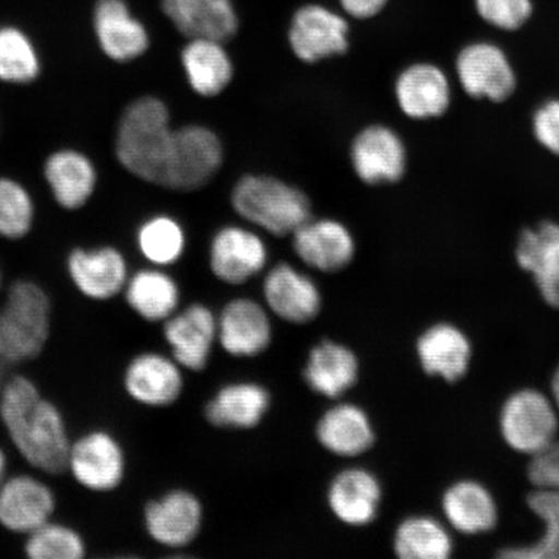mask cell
Instances as JSON below:
<instances>
[{
  "mask_svg": "<svg viewBox=\"0 0 559 559\" xmlns=\"http://www.w3.org/2000/svg\"><path fill=\"white\" fill-rule=\"evenodd\" d=\"M0 425L31 471L48 478L67 474L73 436L64 412L31 376H7L0 390Z\"/></svg>",
  "mask_w": 559,
  "mask_h": 559,
  "instance_id": "obj_1",
  "label": "cell"
},
{
  "mask_svg": "<svg viewBox=\"0 0 559 559\" xmlns=\"http://www.w3.org/2000/svg\"><path fill=\"white\" fill-rule=\"evenodd\" d=\"M174 129L167 105L142 96L128 105L118 122L116 157L126 171L146 183L163 187Z\"/></svg>",
  "mask_w": 559,
  "mask_h": 559,
  "instance_id": "obj_2",
  "label": "cell"
},
{
  "mask_svg": "<svg viewBox=\"0 0 559 559\" xmlns=\"http://www.w3.org/2000/svg\"><path fill=\"white\" fill-rule=\"evenodd\" d=\"M53 330L52 299L29 278H17L0 297V359L21 366L40 358Z\"/></svg>",
  "mask_w": 559,
  "mask_h": 559,
  "instance_id": "obj_3",
  "label": "cell"
},
{
  "mask_svg": "<svg viewBox=\"0 0 559 559\" xmlns=\"http://www.w3.org/2000/svg\"><path fill=\"white\" fill-rule=\"evenodd\" d=\"M230 204L243 221L276 237L295 234L312 218L309 198L269 175H245L230 193Z\"/></svg>",
  "mask_w": 559,
  "mask_h": 559,
  "instance_id": "obj_4",
  "label": "cell"
},
{
  "mask_svg": "<svg viewBox=\"0 0 559 559\" xmlns=\"http://www.w3.org/2000/svg\"><path fill=\"white\" fill-rule=\"evenodd\" d=\"M128 467V453L115 432L93 428L73 437L67 474L85 491L94 495L116 492L123 485Z\"/></svg>",
  "mask_w": 559,
  "mask_h": 559,
  "instance_id": "obj_5",
  "label": "cell"
},
{
  "mask_svg": "<svg viewBox=\"0 0 559 559\" xmlns=\"http://www.w3.org/2000/svg\"><path fill=\"white\" fill-rule=\"evenodd\" d=\"M223 145L213 130L188 124L174 131L169 164L163 187L180 192L198 191L221 170Z\"/></svg>",
  "mask_w": 559,
  "mask_h": 559,
  "instance_id": "obj_6",
  "label": "cell"
},
{
  "mask_svg": "<svg viewBox=\"0 0 559 559\" xmlns=\"http://www.w3.org/2000/svg\"><path fill=\"white\" fill-rule=\"evenodd\" d=\"M46 475L10 474L0 486V528L24 537L55 519L59 500Z\"/></svg>",
  "mask_w": 559,
  "mask_h": 559,
  "instance_id": "obj_7",
  "label": "cell"
},
{
  "mask_svg": "<svg viewBox=\"0 0 559 559\" xmlns=\"http://www.w3.org/2000/svg\"><path fill=\"white\" fill-rule=\"evenodd\" d=\"M500 429L513 450L534 456L556 440V404L540 391L521 390L510 396L502 407Z\"/></svg>",
  "mask_w": 559,
  "mask_h": 559,
  "instance_id": "obj_8",
  "label": "cell"
},
{
  "mask_svg": "<svg viewBox=\"0 0 559 559\" xmlns=\"http://www.w3.org/2000/svg\"><path fill=\"white\" fill-rule=\"evenodd\" d=\"M181 368L173 356L139 353L126 362L121 383L129 400L146 408H166L177 403L185 389Z\"/></svg>",
  "mask_w": 559,
  "mask_h": 559,
  "instance_id": "obj_9",
  "label": "cell"
},
{
  "mask_svg": "<svg viewBox=\"0 0 559 559\" xmlns=\"http://www.w3.org/2000/svg\"><path fill=\"white\" fill-rule=\"evenodd\" d=\"M67 272L83 298L99 304L122 296L130 277L128 261L114 247L76 248L70 251Z\"/></svg>",
  "mask_w": 559,
  "mask_h": 559,
  "instance_id": "obj_10",
  "label": "cell"
},
{
  "mask_svg": "<svg viewBox=\"0 0 559 559\" xmlns=\"http://www.w3.org/2000/svg\"><path fill=\"white\" fill-rule=\"evenodd\" d=\"M353 169L368 186L400 181L407 169L403 140L384 124H370L355 136L349 150Z\"/></svg>",
  "mask_w": 559,
  "mask_h": 559,
  "instance_id": "obj_11",
  "label": "cell"
},
{
  "mask_svg": "<svg viewBox=\"0 0 559 559\" xmlns=\"http://www.w3.org/2000/svg\"><path fill=\"white\" fill-rule=\"evenodd\" d=\"M289 45L300 61L314 64L348 50V25L323 5H305L293 16Z\"/></svg>",
  "mask_w": 559,
  "mask_h": 559,
  "instance_id": "obj_12",
  "label": "cell"
},
{
  "mask_svg": "<svg viewBox=\"0 0 559 559\" xmlns=\"http://www.w3.org/2000/svg\"><path fill=\"white\" fill-rule=\"evenodd\" d=\"M143 522L146 535L160 547L185 548L200 533L202 506L193 493L174 489L146 502Z\"/></svg>",
  "mask_w": 559,
  "mask_h": 559,
  "instance_id": "obj_13",
  "label": "cell"
},
{
  "mask_svg": "<svg viewBox=\"0 0 559 559\" xmlns=\"http://www.w3.org/2000/svg\"><path fill=\"white\" fill-rule=\"evenodd\" d=\"M456 69L461 86L474 99L506 102L516 87L514 69L504 51L485 41L465 47Z\"/></svg>",
  "mask_w": 559,
  "mask_h": 559,
  "instance_id": "obj_14",
  "label": "cell"
},
{
  "mask_svg": "<svg viewBox=\"0 0 559 559\" xmlns=\"http://www.w3.org/2000/svg\"><path fill=\"white\" fill-rule=\"evenodd\" d=\"M267 261L269 251L262 237L249 228L223 227L210 243V269L216 278L229 285L249 282Z\"/></svg>",
  "mask_w": 559,
  "mask_h": 559,
  "instance_id": "obj_15",
  "label": "cell"
},
{
  "mask_svg": "<svg viewBox=\"0 0 559 559\" xmlns=\"http://www.w3.org/2000/svg\"><path fill=\"white\" fill-rule=\"evenodd\" d=\"M163 332L175 361L183 369L201 372L218 340V319L209 307L194 304L167 319Z\"/></svg>",
  "mask_w": 559,
  "mask_h": 559,
  "instance_id": "obj_16",
  "label": "cell"
},
{
  "mask_svg": "<svg viewBox=\"0 0 559 559\" xmlns=\"http://www.w3.org/2000/svg\"><path fill=\"white\" fill-rule=\"evenodd\" d=\"M93 26L97 45L111 61H134L148 51V31L126 0H96Z\"/></svg>",
  "mask_w": 559,
  "mask_h": 559,
  "instance_id": "obj_17",
  "label": "cell"
},
{
  "mask_svg": "<svg viewBox=\"0 0 559 559\" xmlns=\"http://www.w3.org/2000/svg\"><path fill=\"white\" fill-rule=\"evenodd\" d=\"M292 237L299 260L313 270L333 274L354 261V236L338 221L311 218Z\"/></svg>",
  "mask_w": 559,
  "mask_h": 559,
  "instance_id": "obj_18",
  "label": "cell"
},
{
  "mask_svg": "<svg viewBox=\"0 0 559 559\" xmlns=\"http://www.w3.org/2000/svg\"><path fill=\"white\" fill-rule=\"evenodd\" d=\"M263 296L269 309L290 324L311 323L323 305L313 280L286 263L275 265L265 276Z\"/></svg>",
  "mask_w": 559,
  "mask_h": 559,
  "instance_id": "obj_19",
  "label": "cell"
},
{
  "mask_svg": "<svg viewBox=\"0 0 559 559\" xmlns=\"http://www.w3.org/2000/svg\"><path fill=\"white\" fill-rule=\"evenodd\" d=\"M218 341L235 358H253L269 348L272 325L267 312L254 299L236 298L218 318Z\"/></svg>",
  "mask_w": 559,
  "mask_h": 559,
  "instance_id": "obj_20",
  "label": "cell"
},
{
  "mask_svg": "<svg viewBox=\"0 0 559 559\" xmlns=\"http://www.w3.org/2000/svg\"><path fill=\"white\" fill-rule=\"evenodd\" d=\"M515 255L520 267L533 275L545 302L559 309V225L544 221L523 229Z\"/></svg>",
  "mask_w": 559,
  "mask_h": 559,
  "instance_id": "obj_21",
  "label": "cell"
},
{
  "mask_svg": "<svg viewBox=\"0 0 559 559\" xmlns=\"http://www.w3.org/2000/svg\"><path fill=\"white\" fill-rule=\"evenodd\" d=\"M167 19L188 39H214L225 44L239 31L233 0H163Z\"/></svg>",
  "mask_w": 559,
  "mask_h": 559,
  "instance_id": "obj_22",
  "label": "cell"
},
{
  "mask_svg": "<svg viewBox=\"0 0 559 559\" xmlns=\"http://www.w3.org/2000/svg\"><path fill=\"white\" fill-rule=\"evenodd\" d=\"M395 97L412 120L443 116L451 104L449 79L438 67L419 62L404 69L395 82Z\"/></svg>",
  "mask_w": 559,
  "mask_h": 559,
  "instance_id": "obj_23",
  "label": "cell"
},
{
  "mask_svg": "<svg viewBox=\"0 0 559 559\" xmlns=\"http://www.w3.org/2000/svg\"><path fill=\"white\" fill-rule=\"evenodd\" d=\"M44 174L55 201L70 212L86 206L95 193L96 166L83 152L66 148L51 153Z\"/></svg>",
  "mask_w": 559,
  "mask_h": 559,
  "instance_id": "obj_24",
  "label": "cell"
},
{
  "mask_svg": "<svg viewBox=\"0 0 559 559\" xmlns=\"http://www.w3.org/2000/svg\"><path fill=\"white\" fill-rule=\"evenodd\" d=\"M382 499L379 479L354 467L341 472L328 489V504L335 519L352 527H365L376 520Z\"/></svg>",
  "mask_w": 559,
  "mask_h": 559,
  "instance_id": "obj_25",
  "label": "cell"
},
{
  "mask_svg": "<svg viewBox=\"0 0 559 559\" xmlns=\"http://www.w3.org/2000/svg\"><path fill=\"white\" fill-rule=\"evenodd\" d=\"M304 377L313 393L337 400L358 382L359 360L345 345L323 341L311 349Z\"/></svg>",
  "mask_w": 559,
  "mask_h": 559,
  "instance_id": "obj_26",
  "label": "cell"
},
{
  "mask_svg": "<svg viewBox=\"0 0 559 559\" xmlns=\"http://www.w3.org/2000/svg\"><path fill=\"white\" fill-rule=\"evenodd\" d=\"M417 355L426 373L456 382L469 368L472 346L456 326L440 323L429 328L418 338Z\"/></svg>",
  "mask_w": 559,
  "mask_h": 559,
  "instance_id": "obj_27",
  "label": "cell"
},
{
  "mask_svg": "<svg viewBox=\"0 0 559 559\" xmlns=\"http://www.w3.org/2000/svg\"><path fill=\"white\" fill-rule=\"evenodd\" d=\"M319 443L340 457H356L372 449L374 430L365 409L342 403L326 411L317 426Z\"/></svg>",
  "mask_w": 559,
  "mask_h": 559,
  "instance_id": "obj_28",
  "label": "cell"
},
{
  "mask_svg": "<svg viewBox=\"0 0 559 559\" xmlns=\"http://www.w3.org/2000/svg\"><path fill=\"white\" fill-rule=\"evenodd\" d=\"M122 296L129 309L146 323H165L179 309L180 289L174 277L159 267L130 275Z\"/></svg>",
  "mask_w": 559,
  "mask_h": 559,
  "instance_id": "obj_29",
  "label": "cell"
},
{
  "mask_svg": "<svg viewBox=\"0 0 559 559\" xmlns=\"http://www.w3.org/2000/svg\"><path fill=\"white\" fill-rule=\"evenodd\" d=\"M271 396L261 384H227L206 404L205 416L216 428L251 429L267 414Z\"/></svg>",
  "mask_w": 559,
  "mask_h": 559,
  "instance_id": "obj_30",
  "label": "cell"
},
{
  "mask_svg": "<svg viewBox=\"0 0 559 559\" xmlns=\"http://www.w3.org/2000/svg\"><path fill=\"white\" fill-rule=\"evenodd\" d=\"M181 66L193 93L202 97L221 95L235 74L223 41L214 39H190L181 51Z\"/></svg>",
  "mask_w": 559,
  "mask_h": 559,
  "instance_id": "obj_31",
  "label": "cell"
},
{
  "mask_svg": "<svg viewBox=\"0 0 559 559\" xmlns=\"http://www.w3.org/2000/svg\"><path fill=\"white\" fill-rule=\"evenodd\" d=\"M447 520L460 533H487L498 522V507L492 495L477 481L464 480L453 485L443 498Z\"/></svg>",
  "mask_w": 559,
  "mask_h": 559,
  "instance_id": "obj_32",
  "label": "cell"
},
{
  "mask_svg": "<svg viewBox=\"0 0 559 559\" xmlns=\"http://www.w3.org/2000/svg\"><path fill=\"white\" fill-rule=\"evenodd\" d=\"M40 72V56L29 35L15 25L0 26V82L31 85Z\"/></svg>",
  "mask_w": 559,
  "mask_h": 559,
  "instance_id": "obj_33",
  "label": "cell"
},
{
  "mask_svg": "<svg viewBox=\"0 0 559 559\" xmlns=\"http://www.w3.org/2000/svg\"><path fill=\"white\" fill-rule=\"evenodd\" d=\"M394 550L402 559H445L451 556L452 542L439 522L428 516H412L397 527Z\"/></svg>",
  "mask_w": 559,
  "mask_h": 559,
  "instance_id": "obj_34",
  "label": "cell"
},
{
  "mask_svg": "<svg viewBox=\"0 0 559 559\" xmlns=\"http://www.w3.org/2000/svg\"><path fill=\"white\" fill-rule=\"evenodd\" d=\"M140 253L155 267L164 269L177 263L185 254L186 234L177 219L169 215H155L138 230Z\"/></svg>",
  "mask_w": 559,
  "mask_h": 559,
  "instance_id": "obj_35",
  "label": "cell"
},
{
  "mask_svg": "<svg viewBox=\"0 0 559 559\" xmlns=\"http://www.w3.org/2000/svg\"><path fill=\"white\" fill-rule=\"evenodd\" d=\"M527 504L544 523L539 540L523 547L507 548L499 557L509 559H559V492L536 488Z\"/></svg>",
  "mask_w": 559,
  "mask_h": 559,
  "instance_id": "obj_36",
  "label": "cell"
},
{
  "mask_svg": "<svg viewBox=\"0 0 559 559\" xmlns=\"http://www.w3.org/2000/svg\"><path fill=\"white\" fill-rule=\"evenodd\" d=\"M23 551L29 559H83L88 545L81 531L53 519L24 537Z\"/></svg>",
  "mask_w": 559,
  "mask_h": 559,
  "instance_id": "obj_37",
  "label": "cell"
},
{
  "mask_svg": "<svg viewBox=\"0 0 559 559\" xmlns=\"http://www.w3.org/2000/svg\"><path fill=\"white\" fill-rule=\"evenodd\" d=\"M34 219L35 205L29 191L15 179L0 177V239H24Z\"/></svg>",
  "mask_w": 559,
  "mask_h": 559,
  "instance_id": "obj_38",
  "label": "cell"
},
{
  "mask_svg": "<svg viewBox=\"0 0 559 559\" xmlns=\"http://www.w3.org/2000/svg\"><path fill=\"white\" fill-rule=\"evenodd\" d=\"M481 19L502 31H516L533 13L531 0H475Z\"/></svg>",
  "mask_w": 559,
  "mask_h": 559,
  "instance_id": "obj_39",
  "label": "cell"
},
{
  "mask_svg": "<svg viewBox=\"0 0 559 559\" xmlns=\"http://www.w3.org/2000/svg\"><path fill=\"white\" fill-rule=\"evenodd\" d=\"M528 478L536 488L559 492V440L531 456Z\"/></svg>",
  "mask_w": 559,
  "mask_h": 559,
  "instance_id": "obj_40",
  "label": "cell"
},
{
  "mask_svg": "<svg viewBox=\"0 0 559 559\" xmlns=\"http://www.w3.org/2000/svg\"><path fill=\"white\" fill-rule=\"evenodd\" d=\"M534 135L545 150L559 156V99L544 103L533 120Z\"/></svg>",
  "mask_w": 559,
  "mask_h": 559,
  "instance_id": "obj_41",
  "label": "cell"
},
{
  "mask_svg": "<svg viewBox=\"0 0 559 559\" xmlns=\"http://www.w3.org/2000/svg\"><path fill=\"white\" fill-rule=\"evenodd\" d=\"M386 3L388 0H341L349 16L361 20L376 16Z\"/></svg>",
  "mask_w": 559,
  "mask_h": 559,
  "instance_id": "obj_42",
  "label": "cell"
},
{
  "mask_svg": "<svg viewBox=\"0 0 559 559\" xmlns=\"http://www.w3.org/2000/svg\"><path fill=\"white\" fill-rule=\"evenodd\" d=\"M9 465V454H7L4 447L0 444V486L3 485V481L10 475Z\"/></svg>",
  "mask_w": 559,
  "mask_h": 559,
  "instance_id": "obj_43",
  "label": "cell"
},
{
  "mask_svg": "<svg viewBox=\"0 0 559 559\" xmlns=\"http://www.w3.org/2000/svg\"><path fill=\"white\" fill-rule=\"evenodd\" d=\"M551 395H554L556 407L559 411V367L551 379Z\"/></svg>",
  "mask_w": 559,
  "mask_h": 559,
  "instance_id": "obj_44",
  "label": "cell"
},
{
  "mask_svg": "<svg viewBox=\"0 0 559 559\" xmlns=\"http://www.w3.org/2000/svg\"><path fill=\"white\" fill-rule=\"evenodd\" d=\"M7 367H9V366H7L5 362L2 359H0V390H2V386L7 379V376H9V374H5Z\"/></svg>",
  "mask_w": 559,
  "mask_h": 559,
  "instance_id": "obj_45",
  "label": "cell"
},
{
  "mask_svg": "<svg viewBox=\"0 0 559 559\" xmlns=\"http://www.w3.org/2000/svg\"><path fill=\"white\" fill-rule=\"evenodd\" d=\"M4 276H3V270L0 267V297H2L4 292Z\"/></svg>",
  "mask_w": 559,
  "mask_h": 559,
  "instance_id": "obj_46",
  "label": "cell"
}]
</instances>
